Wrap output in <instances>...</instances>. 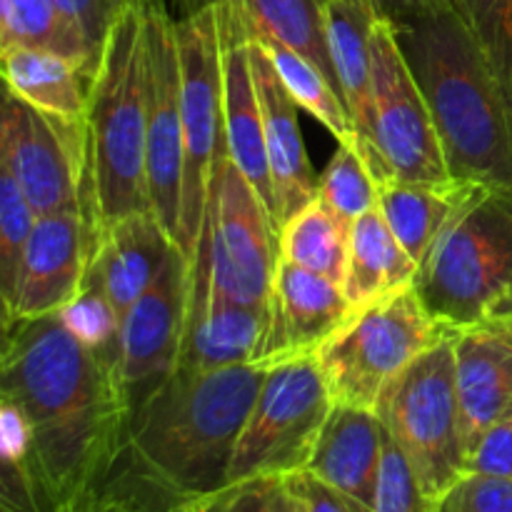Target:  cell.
<instances>
[{
  "mask_svg": "<svg viewBox=\"0 0 512 512\" xmlns=\"http://www.w3.org/2000/svg\"><path fill=\"white\" fill-rule=\"evenodd\" d=\"M0 403L20 415L25 453L3 460L0 512H48L103 478L128 448L130 413L113 360L58 315L3 328Z\"/></svg>",
  "mask_w": 512,
  "mask_h": 512,
  "instance_id": "6da1fadb",
  "label": "cell"
},
{
  "mask_svg": "<svg viewBox=\"0 0 512 512\" xmlns=\"http://www.w3.org/2000/svg\"><path fill=\"white\" fill-rule=\"evenodd\" d=\"M398 40L428 100L450 175L512 183V113L453 3L400 25Z\"/></svg>",
  "mask_w": 512,
  "mask_h": 512,
  "instance_id": "7a4b0ae2",
  "label": "cell"
},
{
  "mask_svg": "<svg viewBox=\"0 0 512 512\" xmlns=\"http://www.w3.org/2000/svg\"><path fill=\"white\" fill-rule=\"evenodd\" d=\"M265 375L268 370L253 363L205 373L175 370L130 415V448L183 498L223 488Z\"/></svg>",
  "mask_w": 512,
  "mask_h": 512,
  "instance_id": "3957f363",
  "label": "cell"
},
{
  "mask_svg": "<svg viewBox=\"0 0 512 512\" xmlns=\"http://www.w3.org/2000/svg\"><path fill=\"white\" fill-rule=\"evenodd\" d=\"M80 128V203L98 240L118 220L150 210L143 0H133L105 38Z\"/></svg>",
  "mask_w": 512,
  "mask_h": 512,
  "instance_id": "277c9868",
  "label": "cell"
},
{
  "mask_svg": "<svg viewBox=\"0 0 512 512\" xmlns=\"http://www.w3.org/2000/svg\"><path fill=\"white\" fill-rule=\"evenodd\" d=\"M415 288L453 333L512 320V183H475L420 263Z\"/></svg>",
  "mask_w": 512,
  "mask_h": 512,
  "instance_id": "5b68a950",
  "label": "cell"
},
{
  "mask_svg": "<svg viewBox=\"0 0 512 512\" xmlns=\"http://www.w3.org/2000/svg\"><path fill=\"white\" fill-rule=\"evenodd\" d=\"M183 108V190H180V250L193 258L203 235L210 185L225 150L223 30L215 0L175 18Z\"/></svg>",
  "mask_w": 512,
  "mask_h": 512,
  "instance_id": "8992f818",
  "label": "cell"
},
{
  "mask_svg": "<svg viewBox=\"0 0 512 512\" xmlns=\"http://www.w3.org/2000/svg\"><path fill=\"white\" fill-rule=\"evenodd\" d=\"M448 335L455 333L430 313L418 288L410 285L355 310L315 358L335 405L375 410L383 390Z\"/></svg>",
  "mask_w": 512,
  "mask_h": 512,
  "instance_id": "52a82bcc",
  "label": "cell"
},
{
  "mask_svg": "<svg viewBox=\"0 0 512 512\" xmlns=\"http://www.w3.org/2000/svg\"><path fill=\"white\" fill-rule=\"evenodd\" d=\"M455 335L408 365L380 395L375 413L408 458L433 503L468 473L455 390Z\"/></svg>",
  "mask_w": 512,
  "mask_h": 512,
  "instance_id": "ba28073f",
  "label": "cell"
},
{
  "mask_svg": "<svg viewBox=\"0 0 512 512\" xmlns=\"http://www.w3.org/2000/svg\"><path fill=\"white\" fill-rule=\"evenodd\" d=\"M370 50V135L358 148L373 178L393 175L415 183L453 180L428 100L400 48L395 23L375 18Z\"/></svg>",
  "mask_w": 512,
  "mask_h": 512,
  "instance_id": "9c48e42d",
  "label": "cell"
},
{
  "mask_svg": "<svg viewBox=\"0 0 512 512\" xmlns=\"http://www.w3.org/2000/svg\"><path fill=\"white\" fill-rule=\"evenodd\" d=\"M278 260V225L258 190L223 150L210 185L203 235L190 263L225 298L268 308Z\"/></svg>",
  "mask_w": 512,
  "mask_h": 512,
  "instance_id": "30bf717a",
  "label": "cell"
},
{
  "mask_svg": "<svg viewBox=\"0 0 512 512\" xmlns=\"http://www.w3.org/2000/svg\"><path fill=\"white\" fill-rule=\"evenodd\" d=\"M333 405L318 358L270 368L235 448L228 483L308 470Z\"/></svg>",
  "mask_w": 512,
  "mask_h": 512,
  "instance_id": "8fae6325",
  "label": "cell"
},
{
  "mask_svg": "<svg viewBox=\"0 0 512 512\" xmlns=\"http://www.w3.org/2000/svg\"><path fill=\"white\" fill-rule=\"evenodd\" d=\"M0 168L13 175L38 218L83 208V128L35 108L13 90L3 95Z\"/></svg>",
  "mask_w": 512,
  "mask_h": 512,
  "instance_id": "7c38bea8",
  "label": "cell"
},
{
  "mask_svg": "<svg viewBox=\"0 0 512 512\" xmlns=\"http://www.w3.org/2000/svg\"><path fill=\"white\" fill-rule=\"evenodd\" d=\"M190 298V258L175 245L158 280L120 320L113 373L133 415L178 368Z\"/></svg>",
  "mask_w": 512,
  "mask_h": 512,
  "instance_id": "4fadbf2b",
  "label": "cell"
},
{
  "mask_svg": "<svg viewBox=\"0 0 512 512\" xmlns=\"http://www.w3.org/2000/svg\"><path fill=\"white\" fill-rule=\"evenodd\" d=\"M143 15L148 68V200L150 213L178 243L183 190L178 33L165 0H143Z\"/></svg>",
  "mask_w": 512,
  "mask_h": 512,
  "instance_id": "5bb4252c",
  "label": "cell"
},
{
  "mask_svg": "<svg viewBox=\"0 0 512 512\" xmlns=\"http://www.w3.org/2000/svg\"><path fill=\"white\" fill-rule=\"evenodd\" d=\"M353 313L343 285L280 258L268 298V323L253 365L270 370L315 358Z\"/></svg>",
  "mask_w": 512,
  "mask_h": 512,
  "instance_id": "9a60e30c",
  "label": "cell"
},
{
  "mask_svg": "<svg viewBox=\"0 0 512 512\" xmlns=\"http://www.w3.org/2000/svg\"><path fill=\"white\" fill-rule=\"evenodd\" d=\"M93 245L95 235L83 208L60 210L35 220L13 305L3 315V328L13 320L63 313L83 290Z\"/></svg>",
  "mask_w": 512,
  "mask_h": 512,
  "instance_id": "2e32d148",
  "label": "cell"
},
{
  "mask_svg": "<svg viewBox=\"0 0 512 512\" xmlns=\"http://www.w3.org/2000/svg\"><path fill=\"white\" fill-rule=\"evenodd\" d=\"M250 33V30H248ZM250 63H253L255 90L263 113L265 153H268L270 180H273L275 225L293 218L300 208L318 198L320 178L310 165L303 130L298 123V103L290 98L280 80L268 50L250 35Z\"/></svg>",
  "mask_w": 512,
  "mask_h": 512,
  "instance_id": "e0dca14e",
  "label": "cell"
},
{
  "mask_svg": "<svg viewBox=\"0 0 512 512\" xmlns=\"http://www.w3.org/2000/svg\"><path fill=\"white\" fill-rule=\"evenodd\" d=\"M268 323V308L238 303L220 295L190 263V298L185 313L178 368L183 373L253 363Z\"/></svg>",
  "mask_w": 512,
  "mask_h": 512,
  "instance_id": "ac0fdd59",
  "label": "cell"
},
{
  "mask_svg": "<svg viewBox=\"0 0 512 512\" xmlns=\"http://www.w3.org/2000/svg\"><path fill=\"white\" fill-rule=\"evenodd\" d=\"M455 390L465 453L512 403V320L473 325L455 333Z\"/></svg>",
  "mask_w": 512,
  "mask_h": 512,
  "instance_id": "d6986e66",
  "label": "cell"
},
{
  "mask_svg": "<svg viewBox=\"0 0 512 512\" xmlns=\"http://www.w3.org/2000/svg\"><path fill=\"white\" fill-rule=\"evenodd\" d=\"M175 245L150 210L128 215L98 235L85 283L98 288L123 320L125 310L158 280Z\"/></svg>",
  "mask_w": 512,
  "mask_h": 512,
  "instance_id": "ffe728a7",
  "label": "cell"
},
{
  "mask_svg": "<svg viewBox=\"0 0 512 512\" xmlns=\"http://www.w3.org/2000/svg\"><path fill=\"white\" fill-rule=\"evenodd\" d=\"M388 430L373 408L333 405L308 473L373 510Z\"/></svg>",
  "mask_w": 512,
  "mask_h": 512,
  "instance_id": "44dd1931",
  "label": "cell"
},
{
  "mask_svg": "<svg viewBox=\"0 0 512 512\" xmlns=\"http://www.w3.org/2000/svg\"><path fill=\"white\" fill-rule=\"evenodd\" d=\"M375 185H378V208L385 223L418 265L430 253L455 210L475 188V183L458 178L445 183H415L393 175L375 180Z\"/></svg>",
  "mask_w": 512,
  "mask_h": 512,
  "instance_id": "7402d4cb",
  "label": "cell"
},
{
  "mask_svg": "<svg viewBox=\"0 0 512 512\" xmlns=\"http://www.w3.org/2000/svg\"><path fill=\"white\" fill-rule=\"evenodd\" d=\"M418 273L420 265L395 238L378 205L355 220L343 278V293L353 310H363L385 295L410 288Z\"/></svg>",
  "mask_w": 512,
  "mask_h": 512,
  "instance_id": "603a6c76",
  "label": "cell"
},
{
  "mask_svg": "<svg viewBox=\"0 0 512 512\" xmlns=\"http://www.w3.org/2000/svg\"><path fill=\"white\" fill-rule=\"evenodd\" d=\"M378 15L360 0H328V45L335 78L345 100L358 145L370 135V90H373V50L370 33Z\"/></svg>",
  "mask_w": 512,
  "mask_h": 512,
  "instance_id": "cb8c5ba5",
  "label": "cell"
},
{
  "mask_svg": "<svg viewBox=\"0 0 512 512\" xmlns=\"http://www.w3.org/2000/svg\"><path fill=\"white\" fill-rule=\"evenodd\" d=\"M5 88L35 108L83 123L90 83L63 55L33 48H0Z\"/></svg>",
  "mask_w": 512,
  "mask_h": 512,
  "instance_id": "d4e9b609",
  "label": "cell"
},
{
  "mask_svg": "<svg viewBox=\"0 0 512 512\" xmlns=\"http://www.w3.org/2000/svg\"><path fill=\"white\" fill-rule=\"evenodd\" d=\"M15 45L63 55L88 83L100 65L83 28L55 0H0V48Z\"/></svg>",
  "mask_w": 512,
  "mask_h": 512,
  "instance_id": "484cf974",
  "label": "cell"
},
{
  "mask_svg": "<svg viewBox=\"0 0 512 512\" xmlns=\"http://www.w3.org/2000/svg\"><path fill=\"white\" fill-rule=\"evenodd\" d=\"M238 3L250 35L275 40L295 50L338 88L328 45V0H238Z\"/></svg>",
  "mask_w": 512,
  "mask_h": 512,
  "instance_id": "4316f807",
  "label": "cell"
},
{
  "mask_svg": "<svg viewBox=\"0 0 512 512\" xmlns=\"http://www.w3.org/2000/svg\"><path fill=\"white\" fill-rule=\"evenodd\" d=\"M48 512H188V498L155 478L128 440V448L103 478Z\"/></svg>",
  "mask_w": 512,
  "mask_h": 512,
  "instance_id": "83f0119b",
  "label": "cell"
},
{
  "mask_svg": "<svg viewBox=\"0 0 512 512\" xmlns=\"http://www.w3.org/2000/svg\"><path fill=\"white\" fill-rule=\"evenodd\" d=\"M280 258L343 285L350 228L320 198L300 208L278 230Z\"/></svg>",
  "mask_w": 512,
  "mask_h": 512,
  "instance_id": "f1b7e54d",
  "label": "cell"
},
{
  "mask_svg": "<svg viewBox=\"0 0 512 512\" xmlns=\"http://www.w3.org/2000/svg\"><path fill=\"white\" fill-rule=\"evenodd\" d=\"M255 40L268 50L280 80L288 88L290 98L298 103V108L308 110L315 120H320L338 143H358V130H355L353 118H350L338 88L308 58L298 55L295 50L285 48V45L275 43V40Z\"/></svg>",
  "mask_w": 512,
  "mask_h": 512,
  "instance_id": "f546056e",
  "label": "cell"
},
{
  "mask_svg": "<svg viewBox=\"0 0 512 512\" xmlns=\"http://www.w3.org/2000/svg\"><path fill=\"white\" fill-rule=\"evenodd\" d=\"M188 512H308L295 475H253L188 500Z\"/></svg>",
  "mask_w": 512,
  "mask_h": 512,
  "instance_id": "4dcf8cb0",
  "label": "cell"
},
{
  "mask_svg": "<svg viewBox=\"0 0 512 512\" xmlns=\"http://www.w3.org/2000/svg\"><path fill=\"white\" fill-rule=\"evenodd\" d=\"M512 113V0H453Z\"/></svg>",
  "mask_w": 512,
  "mask_h": 512,
  "instance_id": "1f68e13d",
  "label": "cell"
},
{
  "mask_svg": "<svg viewBox=\"0 0 512 512\" xmlns=\"http://www.w3.org/2000/svg\"><path fill=\"white\" fill-rule=\"evenodd\" d=\"M318 198L348 228L378 205V185L358 143H338V150L320 173Z\"/></svg>",
  "mask_w": 512,
  "mask_h": 512,
  "instance_id": "d6a6232c",
  "label": "cell"
},
{
  "mask_svg": "<svg viewBox=\"0 0 512 512\" xmlns=\"http://www.w3.org/2000/svg\"><path fill=\"white\" fill-rule=\"evenodd\" d=\"M35 220L38 215L30 208L20 185L8 170L0 168V303H3V315L13 305Z\"/></svg>",
  "mask_w": 512,
  "mask_h": 512,
  "instance_id": "836d02e7",
  "label": "cell"
},
{
  "mask_svg": "<svg viewBox=\"0 0 512 512\" xmlns=\"http://www.w3.org/2000/svg\"><path fill=\"white\" fill-rule=\"evenodd\" d=\"M63 323L68 325L70 333L75 338L83 340L100 355L115 363V353H118V333H120V315L115 313L113 305L105 300L93 285L83 283L78 298L60 313Z\"/></svg>",
  "mask_w": 512,
  "mask_h": 512,
  "instance_id": "e575fe53",
  "label": "cell"
},
{
  "mask_svg": "<svg viewBox=\"0 0 512 512\" xmlns=\"http://www.w3.org/2000/svg\"><path fill=\"white\" fill-rule=\"evenodd\" d=\"M373 512H438V503L423 493L408 458L390 435L380 465Z\"/></svg>",
  "mask_w": 512,
  "mask_h": 512,
  "instance_id": "d590c367",
  "label": "cell"
},
{
  "mask_svg": "<svg viewBox=\"0 0 512 512\" xmlns=\"http://www.w3.org/2000/svg\"><path fill=\"white\" fill-rule=\"evenodd\" d=\"M438 512H512V478L465 473L443 495Z\"/></svg>",
  "mask_w": 512,
  "mask_h": 512,
  "instance_id": "8d00e7d4",
  "label": "cell"
},
{
  "mask_svg": "<svg viewBox=\"0 0 512 512\" xmlns=\"http://www.w3.org/2000/svg\"><path fill=\"white\" fill-rule=\"evenodd\" d=\"M468 473L512 478V403L475 445L468 458Z\"/></svg>",
  "mask_w": 512,
  "mask_h": 512,
  "instance_id": "74e56055",
  "label": "cell"
},
{
  "mask_svg": "<svg viewBox=\"0 0 512 512\" xmlns=\"http://www.w3.org/2000/svg\"><path fill=\"white\" fill-rule=\"evenodd\" d=\"M55 3L83 28L85 38L100 55L110 28L133 0H55Z\"/></svg>",
  "mask_w": 512,
  "mask_h": 512,
  "instance_id": "f35d334b",
  "label": "cell"
},
{
  "mask_svg": "<svg viewBox=\"0 0 512 512\" xmlns=\"http://www.w3.org/2000/svg\"><path fill=\"white\" fill-rule=\"evenodd\" d=\"M298 485L303 490L305 508L308 512H373L365 505H360L358 500L348 498L340 490L330 488L328 483L318 480L315 475H310L308 470L298 473Z\"/></svg>",
  "mask_w": 512,
  "mask_h": 512,
  "instance_id": "ab89813d",
  "label": "cell"
},
{
  "mask_svg": "<svg viewBox=\"0 0 512 512\" xmlns=\"http://www.w3.org/2000/svg\"><path fill=\"white\" fill-rule=\"evenodd\" d=\"M360 3L368 5L378 18L390 20V23H395V28H400V25L420 18L430 10L445 8L453 0H360Z\"/></svg>",
  "mask_w": 512,
  "mask_h": 512,
  "instance_id": "60d3db41",
  "label": "cell"
}]
</instances>
